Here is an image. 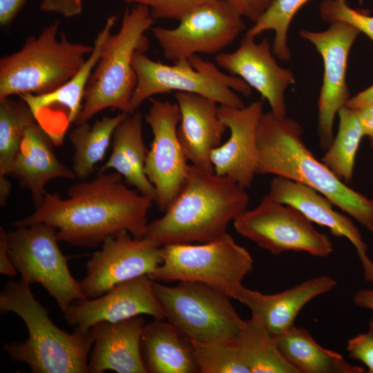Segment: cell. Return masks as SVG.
Wrapping results in <instances>:
<instances>
[{
    "label": "cell",
    "instance_id": "2e32d148",
    "mask_svg": "<svg viewBox=\"0 0 373 373\" xmlns=\"http://www.w3.org/2000/svg\"><path fill=\"white\" fill-rule=\"evenodd\" d=\"M117 17H108L93 44V50L78 73L55 90L42 95L19 96L30 108L36 122L46 131L56 146L63 144L71 124H75L82 108L85 90L97 65L105 40L111 34Z\"/></svg>",
    "mask_w": 373,
    "mask_h": 373
},
{
    "label": "cell",
    "instance_id": "3957f363",
    "mask_svg": "<svg viewBox=\"0 0 373 373\" xmlns=\"http://www.w3.org/2000/svg\"><path fill=\"white\" fill-rule=\"evenodd\" d=\"M249 201L245 189L231 179L191 164L180 192L164 216L148 224L144 238L160 246L216 240Z\"/></svg>",
    "mask_w": 373,
    "mask_h": 373
},
{
    "label": "cell",
    "instance_id": "277c9868",
    "mask_svg": "<svg viewBox=\"0 0 373 373\" xmlns=\"http://www.w3.org/2000/svg\"><path fill=\"white\" fill-rule=\"evenodd\" d=\"M0 311L17 314L28 329L25 341L3 344L12 361L27 364L33 373L88 372L93 345L90 331L69 333L60 329L35 298L30 284L21 279L8 280L0 293Z\"/></svg>",
    "mask_w": 373,
    "mask_h": 373
},
{
    "label": "cell",
    "instance_id": "f6af8a7d",
    "mask_svg": "<svg viewBox=\"0 0 373 373\" xmlns=\"http://www.w3.org/2000/svg\"><path fill=\"white\" fill-rule=\"evenodd\" d=\"M77 1H78V2L82 3V0H77Z\"/></svg>",
    "mask_w": 373,
    "mask_h": 373
},
{
    "label": "cell",
    "instance_id": "1f68e13d",
    "mask_svg": "<svg viewBox=\"0 0 373 373\" xmlns=\"http://www.w3.org/2000/svg\"><path fill=\"white\" fill-rule=\"evenodd\" d=\"M310 0H275L245 35L255 38L267 30L274 32L272 52L276 58L287 61L291 57L287 32L294 15Z\"/></svg>",
    "mask_w": 373,
    "mask_h": 373
},
{
    "label": "cell",
    "instance_id": "60d3db41",
    "mask_svg": "<svg viewBox=\"0 0 373 373\" xmlns=\"http://www.w3.org/2000/svg\"><path fill=\"white\" fill-rule=\"evenodd\" d=\"M356 111L364 137H368L373 149V105L362 107Z\"/></svg>",
    "mask_w": 373,
    "mask_h": 373
},
{
    "label": "cell",
    "instance_id": "4316f807",
    "mask_svg": "<svg viewBox=\"0 0 373 373\" xmlns=\"http://www.w3.org/2000/svg\"><path fill=\"white\" fill-rule=\"evenodd\" d=\"M285 359L298 373H365L361 366L348 363L338 352L325 349L305 328L294 325L274 336Z\"/></svg>",
    "mask_w": 373,
    "mask_h": 373
},
{
    "label": "cell",
    "instance_id": "9a60e30c",
    "mask_svg": "<svg viewBox=\"0 0 373 373\" xmlns=\"http://www.w3.org/2000/svg\"><path fill=\"white\" fill-rule=\"evenodd\" d=\"M145 116L153 135L145 173L155 188L156 204L164 211L182 189L189 164L178 136L180 112L177 103L151 98Z\"/></svg>",
    "mask_w": 373,
    "mask_h": 373
},
{
    "label": "cell",
    "instance_id": "83f0119b",
    "mask_svg": "<svg viewBox=\"0 0 373 373\" xmlns=\"http://www.w3.org/2000/svg\"><path fill=\"white\" fill-rule=\"evenodd\" d=\"M249 373H298L283 356L272 336L257 320H244L233 341Z\"/></svg>",
    "mask_w": 373,
    "mask_h": 373
},
{
    "label": "cell",
    "instance_id": "cb8c5ba5",
    "mask_svg": "<svg viewBox=\"0 0 373 373\" xmlns=\"http://www.w3.org/2000/svg\"><path fill=\"white\" fill-rule=\"evenodd\" d=\"M56 146L50 136L36 122L26 131L8 175L15 178L21 188L29 190L35 207L47 193L45 185L55 178L75 179L73 169L56 157Z\"/></svg>",
    "mask_w": 373,
    "mask_h": 373
},
{
    "label": "cell",
    "instance_id": "5b68a950",
    "mask_svg": "<svg viewBox=\"0 0 373 373\" xmlns=\"http://www.w3.org/2000/svg\"><path fill=\"white\" fill-rule=\"evenodd\" d=\"M154 19L149 7L136 4L124 12L118 32L104 41L100 58L87 84L83 106L75 125L87 122L106 108L133 113L131 99L137 84L132 62L149 48L146 32Z\"/></svg>",
    "mask_w": 373,
    "mask_h": 373
},
{
    "label": "cell",
    "instance_id": "ee69618b",
    "mask_svg": "<svg viewBox=\"0 0 373 373\" xmlns=\"http://www.w3.org/2000/svg\"><path fill=\"white\" fill-rule=\"evenodd\" d=\"M11 189V184L6 175H0V203L1 206L6 204Z\"/></svg>",
    "mask_w": 373,
    "mask_h": 373
},
{
    "label": "cell",
    "instance_id": "d590c367",
    "mask_svg": "<svg viewBox=\"0 0 373 373\" xmlns=\"http://www.w3.org/2000/svg\"><path fill=\"white\" fill-rule=\"evenodd\" d=\"M349 356L364 364L368 373H373V318L368 329L351 338L346 347Z\"/></svg>",
    "mask_w": 373,
    "mask_h": 373
},
{
    "label": "cell",
    "instance_id": "74e56055",
    "mask_svg": "<svg viewBox=\"0 0 373 373\" xmlns=\"http://www.w3.org/2000/svg\"><path fill=\"white\" fill-rule=\"evenodd\" d=\"M41 10L58 13L66 18L78 16L82 12V3L77 0H41Z\"/></svg>",
    "mask_w": 373,
    "mask_h": 373
},
{
    "label": "cell",
    "instance_id": "484cf974",
    "mask_svg": "<svg viewBox=\"0 0 373 373\" xmlns=\"http://www.w3.org/2000/svg\"><path fill=\"white\" fill-rule=\"evenodd\" d=\"M140 344L148 372H198L190 342L165 319L144 324Z\"/></svg>",
    "mask_w": 373,
    "mask_h": 373
},
{
    "label": "cell",
    "instance_id": "ac0fdd59",
    "mask_svg": "<svg viewBox=\"0 0 373 373\" xmlns=\"http://www.w3.org/2000/svg\"><path fill=\"white\" fill-rule=\"evenodd\" d=\"M262 102L247 106H218L219 117L230 131L228 140L211 153L214 173L227 177L243 189L249 188L257 174V132L263 114Z\"/></svg>",
    "mask_w": 373,
    "mask_h": 373
},
{
    "label": "cell",
    "instance_id": "bcb514c9",
    "mask_svg": "<svg viewBox=\"0 0 373 373\" xmlns=\"http://www.w3.org/2000/svg\"><path fill=\"white\" fill-rule=\"evenodd\" d=\"M371 201H372V205H373V198L371 199Z\"/></svg>",
    "mask_w": 373,
    "mask_h": 373
},
{
    "label": "cell",
    "instance_id": "4dcf8cb0",
    "mask_svg": "<svg viewBox=\"0 0 373 373\" xmlns=\"http://www.w3.org/2000/svg\"><path fill=\"white\" fill-rule=\"evenodd\" d=\"M19 99H0V175H8L26 130L36 123L28 104Z\"/></svg>",
    "mask_w": 373,
    "mask_h": 373
},
{
    "label": "cell",
    "instance_id": "f35d334b",
    "mask_svg": "<svg viewBox=\"0 0 373 373\" xmlns=\"http://www.w3.org/2000/svg\"><path fill=\"white\" fill-rule=\"evenodd\" d=\"M27 0H0V24L8 27L13 21Z\"/></svg>",
    "mask_w": 373,
    "mask_h": 373
},
{
    "label": "cell",
    "instance_id": "7a4b0ae2",
    "mask_svg": "<svg viewBox=\"0 0 373 373\" xmlns=\"http://www.w3.org/2000/svg\"><path fill=\"white\" fill-rule=\"evenodd\" d=\"M302 135L303 128L296 120L277 117L271 111L263 113L257 132V174L283 177L314 189L373 236L371 199L349 187L319 161Z\"/></svg>",
    "mask_w": 373,
    "mask_h": 373
},
{
    "label": "cell",
    "instance_id": "e0dca14e",
    "mask_svg": "<svg viewBox=\"0 0 373 373\" xmlns=\"http://www.w3.org/2000/svg\"><path fill=\"white\" fill-rule=\"evenodd\" d=\"M143 314L164 319L148 275L119 283L99 297L75 300L64 312L67 323L82 333L99 322H117Z\"/></svg>",
    "mask_w": 373,
    "mask_h": 373
},
{
    "label": "cell",
    "instance_id": "8fae6325",
    "mask_svg": "<svg viewBox=\"0 0 373 373\" xmlns=\"http://www.w3.org/2000/svg\"><path fill=\"white\" fill-rule=\"evenodd\" d=\"M233 224L240 235L274 255L294 251L326 257L333 252L327 235L318 231L298 210L269 194L255 208L238 216Z\"/></svg>",
    "mask_w": 373,
    "mask_h": 373
},
{
    "label": "cell",
    "instance_id": "8992f818",
    "mask_svg": "<svg viewBox=\"0 0 373 373\" xmlns=\"http://www.w3.org/2000/svg\"><path fill=\"white\" fill-rule=\"evenodd\" d=\"M58 20L38 35L27 37L17 52L0 59V99L48 93L64 85L83 66L93 46L74 43L59 32Z\"/></svg>",
    "mask_w": 373,
    "mask_h": 373
},
{
    "label": "cell",
    "instance_id": "f546056e",
    "mask_svg": "<svg viewBox=\"0 0 373 373\" xmlns=\"http://www.w3.org/2000/svg\"><path fill=\"white\" fill-rule=\"evenodd\" d=\"M337 115L339 117L337 134L321 161L340 180L349 184L352 180L356 154L364 135L356 110L345 106Z\"/></svg>",
    "mask_w": 373,
    "mask_h": 373
},
{
    "label": "cell",
    "instance_id": "b9f144b4",
    "mask_svg": "<svg viewBox=\"0 0 373 373\" xmlns=\"http://www.w3.org/2000/svg\"><path fill=\"white\" fill-rule=\"evenodd\" d=\"M370 105H373V84L350 97L345 106L357 110Z\"/></svg>",
    "mask_w": 373,
    "mask_h": 373
},
{
    "label": "cell",
    "instance_id": "836d02e7",
    "mask_svg": "<svg viewBox=\"0 0 373 373\" xmlns=\"http://www.w3.org/2000/svg\"><path fill=\"white\" fill-rule=\"evenodd\" d=\"M320 14L327 22L341 21L354 26L373 42V16L364 10L350 8L345 0H323L320 5Z\"/></svg>",
    "mask_w": 373,
    "mask_h": 373
},
{
    "label": "cell",
    "instance_id": "ba28073f",
    "mask_svg": "<svg viewBox=\"0 0 373 373\" xmlns=\"http://www.w3.org/2000/svg\"><path fill=\"white\" fill-rule=\"evenodd\" d=\"M164 319L189 341H233L242 320L225 292L204 283L179 281L173 287L153 280Z\"/></svg>",
    "mask_w": 373,
    "mask_h": 373
},
{
    "label": "cell",
    "instance_id": "7bdbcfd3",
    "mask_svg": "<svg viewBox=\"0 0 373 373\" xmlns=\"http://www.w3.org/2000/svg\"><path fill=\"white\" fill-rule=\"evenodd\" d=\"M353 301L359 307L373 311V289H363L358 290L354 294ZM372 318H373V316Z\"/></svg>",
    "mask_w": 373,
    "mask_h": 373
},
{
    "label": "cell",
    "instance_id": "4fadbf2b",
    "mask_svg": "<svg viewBox=\"0 0 373 373\" xmlns=\"http://www.w3.org/2000/svg\"><path fill=\"white\" fill-rule=\"evenodd\" d=\"M361 32L341 21L330 23L323 31L300 30V36L312 43L321 55L323 77L318 100V135L321 149L326 151L334 140L336 115L351 97L346 82L350 49Z\"/></svg>",
    "mask_w": 373,
    "mask_h": 373
},
{
    "label": "cell",
    "instance_id": "7402d4cb",
    "mask_svg": "<svg viewBox=\"0 0 373 373\" xmlns=\"http://www.w3.org/2000/svg\"><path fill=\"white\" fill-rule=\"evenodd\" d=\"M336 285L333 278L319 276L271 294L242 285L233 298L246 305L251 312V317L276 336L294 325L295 318L309 301L332 290Z\"/></svg>",
    "mask_w": 373,
    "mask_h": 373
},
{
    "label": "cell",
    "instance_id": "603a6c76",
    "mask_svg": "<svg viewBox=\"0 0 373 373\" xmlns=\"http://www.w3.org/2000/svg\"><path fill=\"white\" fill-rule=\"evenodd\" d=\"M142 316L117 322L102 321L90 329L93 338L88 372L146 373L141 352Z\"/></svg>",
    "mask_w": 373,
    "mask_h": 373
},
{
    "label": "cell",
    "instance_id": "ffe728a7",
    "mask_svg": "<svg viewBox=\"0 0 373 373\" xmlns=\"http://www.w3.org/2000/svg\"><path fill=\"white\" fill-rule=\"evenodd\" d=\"M268 194L294 207L312 222L328 228L336 237L347 239L356 249L365 280L373 283V262L367 256V245L352 220L334 210L330 200L308 186L280 176L271 179Z\"/></svg>",
    "mask_w": 373,
    "mask_h": 373
},
{
    "label": "cell",
    "instance_id": "d6986e66",
    "mask_svg": "<svg viewBox=\"0 0 373 373\" xmlns=\"http://www.w3.org/2000/svg\"><path fill=\"white\" fill-rule=\"evenodd\" d=\"M254 39L245 35L236 50L217 54L216 62L231 75L241 78L260 93L275 115L287 117L285 93L295 83L294 73L277 64L267 38L259 43Z\"/></svg>",
    "mask_w": 373,
    "mask_h": 373
},
{
    "label": "cell",
    "instance_id": "ab89813d",
    "mask_svg": "<svg viewBox=\"0 0 373 373\" xmlns=\"http://www.w3.org/2000/svg\"><path fill=\"white\" fill-rule=\"evenodd\" d=\"M0 274L9 277L17 274V270L8 256L7 232L3 227H0Z\"/></svg>",
    "mask_w": 373,
    "mask_h": 373
},
{
    "label": "cell",
    "instance_id": "6da1fadb",
    "mask_svg": "<svg viewBox=\"0 0 373 373\" xmlns=\"http://www.w3.org/2000/svg\"><path fill=\"white\" fill-rule=\"evenodd\" d=\"M153 203L151 198L126 186L119 173L99 172L91 181L72 185L67 198L46 193L32 214L13 225L45 222L57 228L59 241L93 248L123 230L144 238Z\"/></svg>",
    "mask_w": 373,
    "mask_h": 373
},
{
    "label": "cell",
    "instance_id": "8d00e7d4",
    "mask_svg": "<svg viewBox=\"0 0 373 373\" xmlns=\"http://www.w3.org/2000/svg\"><path fill=\"white\" fill-rule=\"evenodd\" d=\"M244 18L254 23L264 15L275 0H227Z\"/></svg>",
    "mask_w": 373,
    "mask_h": 373
},
{
    "label": "cell",
    "instance_id": "44dd1931",
    "mask_svg": "<svg viewBox=\"0 0 373 373\" xmlns=\"http://www.w3.org/2000/svg\"><path fill=\"white\" fill-rule=\"evenodd\" d=\"M174 96L180 112L178 136L188 160L214 173L211 153L221 144L227 128L219 117L218 103L191 93L175 92Z\"/></svg>",
    "mask_w": 373,
    "mask_h": 373
},
{
    "label": "cell",
    "instance_id": "f1b7e54d",
    "mask_svg": "<svg viewBox=\"0 0 373 373\" xmlns=\"http://www.w3.org/2000/svg\"><path fill=\"white\" fill-rule=\"evenodd\" d=\"M127 113L113 117L104 116L93 125L88 122L76 125L69 140L75 148L73 171L76 178L84 180L94 171L95 165L103 160L109 147L114 131Z\"/></svg>",
    "mask_w": 373,
    "mask_h": 373
},
{
    "label": "cell",
    "instance_id": "7c38bea8",
    "mask_svg": "<svg viewBox=\"0 0 373 373\" xmlns=\"http://www.w3.org/2000/svg\"><path fill=\"white\" fill-rule=\"evenodd\" d=\"M174 28H151L169 61L198 53L218 54L246 28L243 17L227 0H211L189 12Z\"/></svg>",
    "mask_w": 373,
    "mask_h": 373
},
{
    "label": "cell",
    "instance_id": "e575fe53",
    "mask_svg": "<svg viewBox=\"0 0 373 373\" xmlns=\"http://www.w3.org/2000/svg\"><path fill=\"white\" fill-rule=\"evenodd\" d=\"M127 3L144 5L149 8L154 19L180 21L198 6L211 0H124Z\"/></svg>",
    "mask_w": 373,
    "mask_h": 373
},
{
    "label": "cell",
    "instance_id": "30bf717a",
    "mask_svg": "<svg viewBox=\"0 0 373 373\" xmlns=\"http://www.w3.org/2000/svg\"><path fill=\"white\" fill-rule=\"evenodd\" d=\"M57 233L45 222L16 227L7 232L8 254L21 279L42 285L65 312L74 301L86 297L70 274V257L60 250Z\"/></svg>",
    "mask_w": 373,
    "mask_h": 373
},
{
    "label": "cell",
    "instance_id": "9c48e42d",
    "mask_svg": "<svg viewBox=\"0 0 373 373\" xmlns=\"http://www.w3.org/2000/svg\"><path fill=\"white\" fill-rule=\"evenodd\" d=\"M162 263L149 274L157 282L196 281L214 287L232 298L254 269L249 251L227 233L204 243L162 246Z\"/></svg>",
    "mask_w": 373,
    "mask_h": 373
},
{
    "label": "cell",
    "instance_id": "5bb4252c",
    "mask_svg": "<svg viewBox=\"0 0 373 373\" xmlns=\"http://www.w3.org/2000/svg\"><path fill=\"white\" fill-rule=\"evenodd\" d=\"M162 262V246L123 230L107 238L93 254L79 282L86 298H95L119 283L150 274Z\"/></svg>",
    "mask_w": 373,
    "mask_h": 373
},
{
    "label": "cell",
    "instance_id": "d4e9b609",
    "mask_svg": "<svg viewBox=\"0 0 373 373\" xmlns=\"http://www.w3.org/2000/svg\"><path fill=\"white\" fill-rule=\"evenodd\" d=\"M147 152L143 140L142 115L137 111L127 114L114 131L111 155L99 172L115 169L126 184L135 187L140 193L155 203V188L144 171Z\"/></svg>",
    "mask_w": 373,
    "mask_h": 373
},
{
    "label": "cell",
    "instance_id": "52a82bcc",
    "mask_svg": "<svg viewBox=\"0 0 373 373\" xmlns=\"http://www.w3.org/2000/svg\"><path fill=\"white\" fill-rule=\"evenodd\" d=\"M137 84L131 99L134 113L147 99L167 93H191L210 98L221 105L245 106L237 93L249 97L252 88L241 78L226 75L216 65L194 55L186 60L164 64L137 53L133 59Z\"/></svg>",
    "mask_w": 373,
    "mask_h": 373
},
{
    "label": "cell",
    "instance_id": "d6a6232c",
    "mask_svg": "<svg viewBox=\"0 0 373 373\" xmlns=\"http://www.w3.org/2000/svg\"><path fill=\"white\" fill-rule=\"evenodd\" d=\"M189 342L199 372L249 373L234 341Z\"/></svg>",
    "mask_w": 373,
    "mask_h": 373
}]
</instances>
